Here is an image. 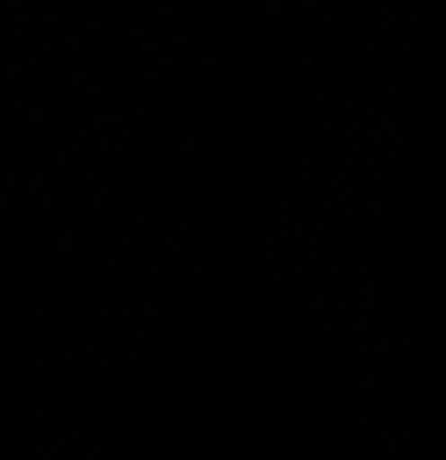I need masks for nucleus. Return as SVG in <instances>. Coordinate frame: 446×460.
Returning a JSON list of instances; mask_svg holds the SVG:
<instances>
[]
</instances>
